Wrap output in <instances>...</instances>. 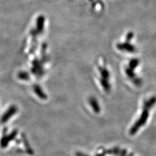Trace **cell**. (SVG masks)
I'll return each instance as SVG.
<instances>
[{
	"mask_svg": "<svg viewBox=\"0 0 156 156\" xmlns=\"http://www.w3.org/2000/svg\"><path fill=\"white\" fill-rule=\"evenodd\" d=\"M6 133L7 129L5 128L4 129L3 135L0 141V145L2 148H6L12 140H15L18 133V131L17 129H14L13 131H12L11 133L8 135L6 134Z\"/></svg>",
	"mask_w": 156,
	"mask_h": 156,
	"instance_id": "1",
	"label": "cell"
},
{
	"mask_svg": "<svg viewBox=\"0 0 156 156\" xmlns=\"http://www.w3.org/2000/svg\"><path fill=\"white\" fill-rule=\"evenodd\" d=\"M17 111V108L15 105L10 106L8 110L3 114L1 117V123H5L8 122Z\"/></svg>",
	"mask_w": 156,
	"mask_h": 156,
	"instance_id": "2",
	"label": "cell"
},
{
	"mask_svg": "<svg viewBox=\"0 0 156 156\" xmlns=\"http://www.w3.org/2000/svg\"><path fill=\"white\" fill-rule=\"evenodd\" d=\"M34 91V93L37 95V96L40 98L42 100H46L48 97L47 95L45 94V93L44 92L43 90L42 89V88L39 86V85H35L33 87Z\"/></svg>",
	"mask_w": 156,
	"mask_h": 156,
	"instance_id": "3",
	"label": "cell"
},
{
	"mask_svg": "<svg viewBox=\"0 0 156 156\" xmlns=\"http://www.w3.org/2000/svg\"><path fill=\"white\" fill-rule=\"evenodd\" d=\"M89 104L90 106L92 107L93 111L95 113H99L100 111V108L99 106V104L97 102V100L94 98L91 97L89 99Z\"/></svg>",
	"mask_w": 156,
	"mask_h": 156,
	"instance_id": "4",
	"label": "cell"
},
{
	"mask_svg": "<svg viewBox=\"0 0 156 156\" xmlns=\"http://www.w3.org/2000/svg\"><path fill=\"white\" fill-rule=\"evenodd\" d=\"M44 22L45 18L43 16H40L38 17L37 21V30L38 33L42 32L44 28Z\"/></svg>",
	"mask_w": 156,
	"mask_h": 156,
	"instance_id": "5",
	"label": "cell"
},
{
	"mask_svg": "<svg viewBox=\"0 0 156 156\" xmlns=\"http://www.w3.org/2000/svg\"><path fill=\"white\" fill-rule=\"evenodd\" d=\"M22 136L23 138V141L24 142V146H25V147H26V149L27 150V153H28L29 154H33V151L32 148L30 147V146L29 145V144L28 143V140L26 139V136H24V134L22 135Z\"/></svg>",
	"mask_w": 156,
	"mask_h": 156,
	"instance_id": "6",
	"label": "cell"
},
{
	"mask_svg": "<svg viewBox=\"0 0 156 156\" xmlns=\"http://www.w3.org/2000/svg\"><path fill=\"white\" fill-rule=\"evenodd\" d=\"M19 78L22 80H28L29 79V75L27 73L22 72L19 74Z\"/></svg>",
	"mask_w": 156,
	"mask_h": 156,
	"instance_id": "7",
	"label": "cell"
},
{
	"mask_svg": "<svg viewBox=\"0 0 156 156\" xmlns=\"http://www.w3.org/2000/svg\"><path fill=\"white\" fill-rule=\"evenodd\" d=\"M76 156H86V155H84L83 154L81 153H76Z\"/></svg>",
	"mask_w": 156,
	"mask_h": 156,
	"instance_id": "8",
	"label": "cell"
}]
</instances>
